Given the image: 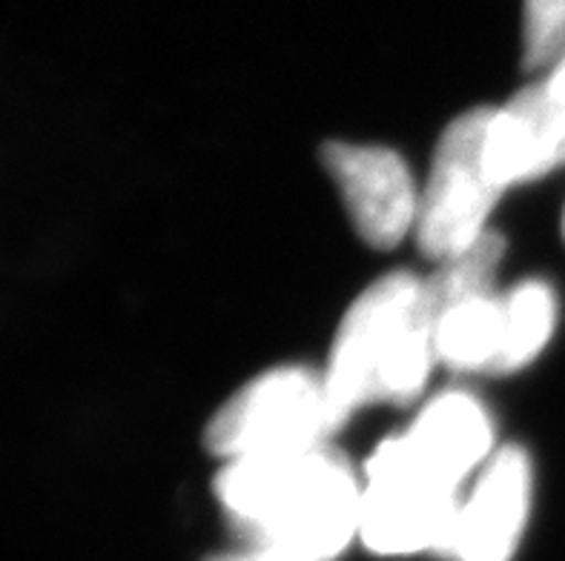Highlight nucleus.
Wrapping results in <instances>:
<instances>
[{"label": "nucleus", "instance_id": "39448f33", "mask_svg": "<svg viewBox=\"0 0 565 561\" xmlns=\"http://www.w3.org/2000/svg\"><path fill=\"white\" fill-rule=\"evenodd\" d=\"M459 490L416 467L399 435L376 444L365 464L359 539L376 555H443L459 516Z\"/></svg>", "mask_w": 565, "mask_h": 561}, {"label": "nucleus", "instance_id": "9d476101", "mask_svg": "<svg viewBox=\"0 0 565 561\" xmlns=\"http://www.w3.org/2000/svg\"><path fill=\"white\" fill-rule=\"evenodd\" d=\"M502 347V299L482 295L434 321V353L454 373H494Z\"/></svg>", "mask_w": 565, "mask_h": 561}, {"label": "nucleus", "instance_id": "0eeeda50", "mask_svg": "<svg viewBox=\"0 0 565 561\" xmlns=\"http://www.w3.org/2000/svg\"><path fill=\"white\" fill-rule=\"evenodd\" d=\"M531 458L523 447L497 450L482 467L443 550L451 561H511L531 513Z\"/></svg>", "mask_w": 565, "mask_h": 561}, {"label": "nucleus", "instance_id": "f8f14e48", "mask_svg": "<svg viewBox=\"0 0 565 561\" xmlns=\"http://www.w3.org/2000/svg\"><path fill=\"white\" fill-rule=\"evenodd\" d=\"M502 258H505V238L494 229H488L473 247L439 263L434 276L423 278L430 321H437L445 310L457 304L494 295L497 270H500Z\"/></svg>", "mask_w": 565, "mask_h": 561}, {"label": "nucleus", "instance_id": "7ed1b4c3", "mask_svg": "<svg viewBox=\"0 0 565 561\" xmlns=\"http://www.w3.org/2000/svg\"><path fill=\"white\" fill-rule=\"evenodd\" d=\"M344 421L324 373L285 364L233 392L210 419L204 444L227 462L296 453L328 444Z\"/></svg>", "mask_w": 565, "mask_h": 561}, {"label": "nucleus", "instance_id": "9b49d317", "mask_svg": "<svg viewBox=\"0 0 565 561\" xmlns=\"http://www.w3.org/2000/svg\"><path fill=\"white\" fill-rule=\"evenodd\" d=\"M557 327V295L552 284L531 278L502 295V347L494 376L523 370L540 356Z\"/></svg>", "mask_w": 565, "mask_h": 561}, {"label": "nucleus", "instance_id": "f03ea898", "mask_svg": "<svg viewBox=\"0 0 565 561\" xmlns=\"http://www.w3.org/2000/svg\"><path fill=\"white\" fill-rule=\"evenodd\" d=\"M434 321L423 278L387 272L351 304L324 373L344 419L367 404H411L430 376Z\"/></svg>", "mask_w": 565, "mask_h": 561}, {"label": "nucleus", "instance_id": "20e7f679", "mask_svg": "<svg viewBox=\"0 0 565 561\" xmlns=\"http://www.w3.org/2000/svg\"><path fill=\"white\" fill-rule=\"evenodd\" d=\"M491 112L477 107L454 118L434 150L414 229L419 252L430 261L443 263L480 241L488 233V215L505 192L486 166Z\"/></svg>", "mask_w": 565, "mask_h": 561}, {"label": "nucleus", "instance_id": "1a4fd4ad", "mask_svg": "<svg viewBox=\"0 0 565 561\" xmlns=\"http://www.w3.org/2000/svg\"><path fill=\"white\" fill-rule=\"evenodd\" d=\"M399 439L416 467L459 490L473 470L491 462L494 421L480 398L466 390H448L430 398Z\"/></svg>", "mask_w": 565, "mask_h": 561}, {"label": "nucleus", "instance_id": "2eb2a0df", "mask_svg": "<svg viewBox=\"0 0 565 561\" xmlns=\"http://www.w3.org/2000/svg\"><path fill=\"white\" fill-rule=\"evenodd\" d=\"M543 80L548 86H554V89H559V93H565V57H563V61H559L557 66H554L552 72H545Z\"/></svg>", "mask_w": 565, "mask_h": 561}, {"label": "nucleus", "instance_id": "f257e3e1", "mask_svg": "<svg viewBox=\"0 0 565 561\" xmlns=\"http://www.w3.org/2000/svg\"><path fill=\"white\" fill-rule=\"evenodd\" d=\"M356 470L330 444L236 458L215 478V496L250 548L285 561H337L359 536Z\"/></svg>", "mask_w": 565, "mask_h": 561}, {"label": "nucleus", "instance_id": "ddd939ff", "mask_svg": "<svg viewBox=\"0 0 565 561\" xmlns=\"http://www.w3.org/2000/svg\"><path fill=\"white\" fill-rule=\"evenodd\" d=\"M565 57V0L523 3L525 72H552Z\"/></svg>", "mask_w": 565, "mask_h": 561}, {"label": "nucleus", "instance_id": "4468645a", "mask_svg": "<svg viewBox=\"0 0 565 561\" xmlns=\"http://www.w3.org/2000/svg\"><path fill=\"white\" fill-rule=\"evenodd\" d=\"M207 561H285L281 555L270 553V550H262V548H247L244 550H236V553H222V555H213V559Z\"/></svg>", "mask_w": 565, "mask_h": 561}, {"label": "nucleus", "instance_id": "6e6552de", "mask_svg": "<svg viewBox=\"0 0 565 561\" xmlns=\"http://www.w3.org/2000/svg\"><path fill=\"white\" fill-rule=\"evenodd\" d=\"M565 164V93L543 78L491 112L486 136L488 175L509 190Z\"/></svg>", "mask_w": 565, "mask_h": 561}, {"label": "nucleus", "instance_id": "423d86ee", "mask_svg": "<svg viewBox=\"0 0 565 561\" xmlns=\"http://www.w3.org/2000/svg\"><path fill=\"white\" fill-rule=\"evenodd\" d=\"M322 164L342 192L353 227L376 249H394L416 229L419 192L408 164L387 147L330 141Z\"/></svg>", "mask_w": 565, "mask_h": 561}]
</instances>
